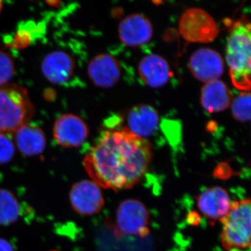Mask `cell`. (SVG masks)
Returning <instances> with one entry per match:
<instances>
[{"instance_id": "obj_1", "label": "cell", "mask_w": 251, "mask_h": 251, "mask_svg": "<svg viewBox=\"0 0 251 251\" xmlns=\"http://www.w3.org/2000/svg\"><path fill=\"white\" fill-rule=\"evenodd\" d=\"M152 156L149 140L123 127L102 132L83 164L92 181L100 187L119 191L133 187L143 179Z\"/></svg>"}, {"instance_id": "obj_2", "label": "cell", "mask_w": 251, "mask_h": 251, "mask_svg": "<svg viewBox=\"0 0 251 251\" xmlns=\"http://www.w3.org/2000/svg\"><path fill=\"white\" fill-rule=\"evenodd\" d=\"M251 23L246 20L236 21L229 30L226 46V62L229 76L238 90H251Z\"/></svg>"}, {"instance_id": "obj_3", "label": "cell", "mask_w": 251, "mask_h": 251, "mask_svg": "<svg viewBox=\"0 0 251 251\" xmlns=\"http://www.w3.org/2000/svg\"><path fill=\"white\" fill-rule=\"evenodd\" d=\"M34 115L26 89L16 84L0 86V133H15L27 125Z\"/></svg>"}, {"instance_id": "obj_4", "label": "cell", "mask_w": 251, "mask_h": 251, "mask_svg": "<svg viewBox=\"0 0 251 251\" xmlns=\"http://www.w3.org/2000/svg\"><path fill=\"white\" fill-rule=\"evenodd\" d=\"M223 247L228 251H249L251 247L250 199L233 201L221 220Z\"/></svg>"}, {"instance_id": "obj_5", "label": "cell", "mask_w": 251, "mask_h": 251, "mask_svg": "<svg viewBox=\"0 0 251 251\" xmlns=\"http://www.w3.org/2000/svg\"><path fill=\"white\" fill-rule=\"evenodd\" d=\"M179 29L185 40L198 44L212 42L219 34V26L214 18L198 8L185 11L180 18Z\"/></svg>"}, {"instance_id": "obj_6", "label": "cell", "mask_w": 251, "mask_h": 251, "mask_svg": "<svg viewBox=\"0 0 251 251\" xmlns=\"http://www.w3.org/2000/svg\"><path fill=\"white\" fill-rule=\"evenodd\" d=\"M150 216L143 203L127 200L119 206L117 211L115 232L118 235L145 237L150 232Z\"/></svg>"}, {"instance_id": "obj_7", "label": "cell", "mask_w": 251, "mask_h": 251, "mask_svg": "<svg viewBox=\"0 0 251 251\" xmlns=\"http://www.w3.org/2000/svg\"><path fill=\"white\" fill-rule=\"evenodd\" d=\"M69 198L73 209L81 215L98 214L104 205L100 186L92 180H82L74 184Z\"/></svg>"}, {"instance_id": "obj_8", "label": "cell", "mask_w": 251, "mask_h": 251, "mask_svg": "<svg viewBox=\"0 0 251 251\" xmlns=\"http://www.w3.org/2000/svg\"><path fill=\"white\" fill-rule=\"evenodd\" d=\"M53 135L56 142L64 148H79L87 140L89 128L80 117L64 114L56 120Z\"/></svg>"}, {"instance_id": "obj_9", "label": "cell", "mask_w": 251, "mask_h": 251, "mask_svg": "<svg viewBox=\"0 0 251 251\" xmlns=\"http://www.w3.org/2000/svg\"><path fill=\"white\" fill-rule=\"evenodd\" d=\"M189 69L193 76L201 82L219 80L224 72V59L214 50L203 48L191 55Z\"/></svg>"}, {"instance_id": "obj_10", "label": "cell", "mask_w": 251, "mask_h": 251, "mask_svg": "<svg viewBox=\"0 0 251 251\" xmlns=\"http://www.w3.org/2000/svg\"><path fill=\"white\" fill-rule=\"evenodd\" d=\"M118 32L120 40L125 45L140 47L152 39L153 29L152 24L146 16L133 14L122 20Z\"/></svg>"}, {"instance_id": "obj_11", "label": "cell", "mask_w": 251, "mask_h": 251, "mask_svg": "<svg viewBox=\"0 0 251 251\" xmlns=\"http://www.w3.org/2000/svg\"><path fill=\"white\" fill-rule=\"evenodd\" d=\"M125 128L143 139L151 138L158 130L160 116L151 105L141 104L130 109L126 118Z\"/></svg>"}, {"instance_id": "obj_12", "label": "cell", "mask_w": 251, "mask_h": 251, "mask_svg": "<svg viewBox=\"0 0 251 251\" xmlns=\"http://www.w3.org/2000/svg\"><path fill=\"white\" fill-rule=\"evenodd\" d=\"M88 74L90 80L97 87L111 88L121 78V67L113 56L107 53L99 54L91 60Z\"/></svg>"}, {"instance_id": "obj_13", "label": "cell", "mask_w": 251, "mask_h": 251, "mask_svg": "<svg viewBox=\"0 0 251 251\" xmlns=\"http://www.w3.org/2000/svg\"><path fill=\"white\" fill-rule=\"evenodd\" d=\"M75 63L72 56L64 51L55 50L46 56L41 70L46 79L54 85H64L72 78Z\"/></svg>"}, {"instance_id": "obj_14", "label": "cell", "mask_w": 251, "mask_h": 251, "mask_svg": "<svg viewBox=\"0 0 251 251\" xmlns=\"http://www.w3.org/2000/svg\"><path fill=\"white\" fill-rule=\"evenodd\" d=\"M231 203L227 191L219 186L207 188L197 197L200 211L211 221H221L228 212Z\"/></svg>"}, {"instance_id": "obj_15", "label": "cell", "mask_w": 251, "mask_h": 251, "mask_svg": "<svg viewBox=\"0 0 251 251\" xmlns=\"http://www.w3.org/2000/svg\"><path fill=\"white\" fill-rule=\"evenodd\" d=\"M140 76L146 85L152 88H161L171 79L172 72L166 59L158 54L145 56L138 66Z\"/></svg>"}, {"instance_id": "obj_16", "label": "cell", "mask_w": 251, "mask_h": 251, "mask_svg": "<svg viewBox=\"0 0 251 251\" xmlns=\"http://www.w3.org/2000/svg\"><path fill=\"white\" fill-rule=\"evenodd\" d=\"M201 105L209 113L224 111L230 106L232 95L227 85L222 80L206 82L201 90Z\"/></svg>"}, {"instance_id": "obj_17", "label": "cell", "mask_w": 251, "mask_h": 251, "mask_svg": "<svg viewBox=\"0 0 251 251\" xmlns=\"http://www.w3.org/2000/svg\"><path fill=\"white\" fill-rule=\"evenodd\" d=\"M18 150L26 156H36L46 148L45 133L39 127L25 125L15 132Z\"/></svg>"}, {"instance_id": "obj_18", "label": "cell", "mask_w": 251, "mask_h": 251, "mask_svg": "<svg viewBox=\"0 0 251 251\" xmlns=\"http://www.w3.org/2000/svg\"><path fill=\"white\" fill-rule=\"evenodd\" d=\"M21 214V205L16 196L9 190L0 189V225L14 224Z\"/></svg>"}, {"instance_id": "obj_19", "label": "cell", "mask_w": 251, "mask_h": 251, "mask_svg": "<svg viewBox=\"0 0 251 251\" xmlns=\"http://www.w3.org/2000/svg\"><path fill=\"white\" fill-rule=\"evenodd\" d=\"M231 110L237 121L248 122L251 120V94L244 92L231 102Z\"/></svg>"}, {"instance_id": "obj_20", "label": "cell", "mask_w": 251, "mask_h": 251, "mask_svg": "<svg viewBox=\"0 0 251 251\" xmlns=\"http://www.w3.org/2000/svg\"><path fill=\"white\" fill-rule=\"evenodd\" d=\"M14 74L15 65L12 57L7 52L0 50V86L9 84Z\"/></svg>"}, {"instance_id": "obj_21", "label": "cell", "mask_w": 251, "mask_h": 251, "mask_svg": "<svg viewBox=\"0 0 251 251\" xmlns=\"http://www.w3.org/2000/svg\"><path fill=\"white\" fill-rule=\"evenodd\" d=\"M14 155V143L4 133H0V165L11 162Z\"/></svg>"}, {"instance_id": "obj_22", "label": "cell", "mask_w": 251, "mask_h": 251, "mask_svg": "<svg viewBox=\"0 0 251 251\" xmlns=\"http://www.w3.org/2000/svg\"><path fill=\"white\" fill-rule=\"evenodd\" d=\"M0 251H15L11 243L6 239L0 238Z\"/></svg>"}, {"instance_id": "obj_23", "label": "cell", "mask_w": 251, "mask_h": 251, "mask_svg": "<svg viewBox=\"0 0 251 251\" xmlns=\"http://www.w3.org/2000/svg\"><path fill=\"white\" fill-rule=\"evenodd\" d=\"M3 1H4V0H0V13H1V10H2Z\"/></svg>"}]
</instances>
